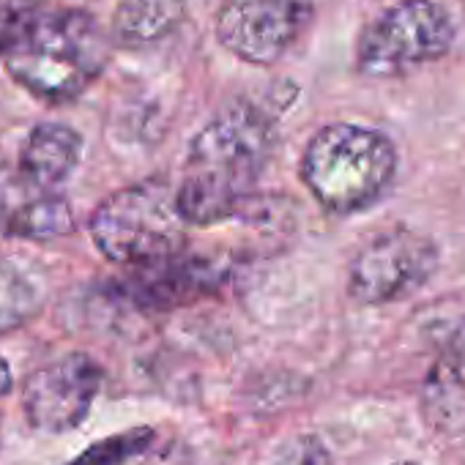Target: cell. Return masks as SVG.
Segmentation results:
<instances>
[{"instance_id":"7","label":"cell","mask_w":465,"mask_h":465,"mask_svg":"<svg viewBox=\"0 0 465 465\" xmlns=\"http://www.w3.org/2000/svg\"><path fill=\"white\" fill-rule=\"evenodd\" d=\"M310 15V0H224L216 36L232 55L266 66L293 47Z\"/></svg>"},{"instance_id":"9","label":"cell","mask_w":465,"mask_h":465,"mask_svg":"<svg viewBox=\"0 0 465 465\" xmlns=\"http://www.w3.org/2000/svg\"><path fill=\"white\" fill-rule=\"evenodd\" d=\"M74 227V213L61 189L42 183L20 164H0V236L50 242Z\"/></svg>"},{"instance_id":"4","label":"cell","mask_w":465,"mask_h":465,"mask_svg":"<svg viewBox=\"0 0 465 465\" xmlns=\"http://www.w3.org/2000/svg\"><path fill=\"white\" fill-rule=\"evenodd\" d=\"M186 219L175 192L156 178L110 194L91 216V236L104 258L124 266H143L183 250Z\"/></svg>"},{"instance_id":"3","label":"cell","mask_w":465,"mask_h":465,"mask_svg":"<svg viewBox=\"0 0 465 465\" xmlns=\"http://www.w3.org/2000/svg\"><path fill=\"white\" fill-rule=\"evenodd\" d=\"M397 173L394 143L370 126L331 124L307 145L302 178L315 200L334 213H356L375 205Z\"/></svg>"},{"instance_id":"12","label":"cell","mask_w":465,"mask_h":465,"mask_svg":"<svg viewBox=\"0 0 465 465\" xmlns=\"http://www.w3.org/2000/svg\"><path fill=\"white\" fill-rule=\"evenodd\" d=\"M80 153L83 140L74 129L64 124H39L23 145L20 167L42 183L61 189L74 173Z\"/></svg>"},{"instance_id":"15","label":"cell","mask_w":465,"mask_h":465,"mask_svg":"<svg viewBox=\"0 0 465 465\" xmlns=\"http://www.w3.org/2000/svg\"><path fill=\"white\" fill-rule=\"evenodd\" d=\"M153 443V430L151 427H134L110 438H102L91 443L83 454H77L66 465H126L129 460L145 454Z\"/></svg>"},{"instance_id":"2","label":"cell","mask_w":465,"mask_h":465,"mask_svg":"<svg viewBox=\"0 0 465 465\" xmlns=\"http://www.w3.org/2000/svg\"><path fill=\"white\" fill-rule=\"evenodd\" d=\"M272 137V124L258 107L239 102L222 110L189 148L175 192L183 219L216 224L236 213L269 162Z\"/></svg>"},{"instance_id":"5","label":"cell","mask_w":465,"mask_h":465,"mask_svg":"<svg viewBox=\"0 0 465 465\" xmlns=\"http://www.w3.org/2000/svg\"><path fill=\"white\" fill-rule=\"evenodd\" d=\"M454 25L432 0H400L361 34L356 64L367 77H397L449 53Z\"/></svg>"},{"instance_id":"14","label":"cell","mask_w":465,"mask_h":465,"mask_svg":"<svg viewBox=\"0 0 465 465\" xmlns=\"http://www.w3.org/2000/svg\"><path fill=\"white\" fill-rule=\"evenodd\" d=\"M42 307L36 285L12 263L0 261V334L25 326Z\"/></svg>"},{"instance_id":"10","label":"cell","mask_w":465,"mask_h":465,"mask_svg":"<svg viewBox=\"0 0 465 465\" xmlns=\"http://www.w3.org/2000/svg\"><path fill=\"white\" fill-rule=\"evenodd\" d=\"M219 285V272L213 263L175 252L162 261L137 266L126 282V296L148 312H162L186 304Z\"/></svg>"},{"instance_id":"16","label":"cell","mask_w":465,"mask_h":465,"mask_svg":"<svg viewBox=\"0 0 465 465\" xmlns=\"http://www.w3.org/2000/svg\"><path fill=\"white\" fill-rule=\"evenodd\" d=\"M266 465H331V454L318 435L302 432L282 440L269 454Z\"/></svg>"},{"instance_id":"6","label":"cell","mask_w":465,"mask_h":465,"mask_svg":"<svg viewBox=\"0 0 465 465\" xmlns=\"http://www.w3.org/2000/svg\"><path fill=\"white\" fill-rule=\"evenodd\" d=\"M438 269V250L427 236L397 227L381 232L353 261L348 291L359 304H389L416 293Z\"/></svg>"},{"instance_id":"11","label":"cell","mask_w":465,"mask_h":465,"mask_svg":"<svg viewBox=\"0 0 465 465\" xmlns=\"http://www.w3.org/2000/svg\"><path fill=\"white\" fill-rule=\"evenodd\" d=\"M421 408L438 432H465V318L449 331L424 378Z\"/></svg>"},{"instance_id":"18","label":"cell","mask_w":465,"mask_h":465,"mask_svg":"<svg viewBox=\"0 0 465 465\" xmlns=\"http://www.w3.org/2000/svg\"><path fill=\"white\" fill-rule=\"evenodd\" d=\"M0 47H4V25H0Z\"/></svg>"},{"instance_id":"8","label":"cell","mask_w":465,"mask_h":465,"mask_svg":"<svg viewBox=\"0 0 465 465\" xmlns=\"http://www.w3.org/2000/svg\"><path fill=\"white\" fill-rule=\"evenodd\" d=\"M104 372L88 353H69L39 367L23 389L28 421L50 435L80 427L102 389Z\"/></svg>"},{"instance_id":"17","label":"cell","mask_w":465,"mask_h":465,"mask_svg":"<svg viewBox=\"0 0 465 465\" xmlns=\"http://www.w3.org/2000/svg\"><path fill=\"white\" fill-rule=\"evenodd\" d=\"M15 386V375H12V367L6 359H0V397H6Z\"/></svg>"},{"instance_id":"13","label":"cell","mask_w":465,"mask_h":465,"mask_svg":"<svg viewBox=\"0 0 465 465\" xmlns=\"http://www.w3.org/2000/svg\"><path fill=\"white\" fill-rule=\"evenodd\" d=\"M183 20V0H121L113 36L124 47H145L164 39Z\"/></svg>"},{"instance_id":"1","label":"cell","mask_w":465,"mask_h":465,"mask_svg":"<svg viewBox=\"0 0 465 465\" xmlns=\"http://www.w3.org/2000/svg\"><path fill=\"white\" fill-rule=\"evenodd\" d=\"M0 61L45 102L80 96L107 64V42L85 12L47 9L42 0H0Z\"/></svg>"},{"instance_id":"19","label":"cell","mask_w":465,"mask_h":465,"mask_svg":"<svg viewBox=\"0 0 465 465\" xmlns=\"http://www.w3.org/2000/svg\"><path fill=\"white\" fill-rule=\"evenodd\" d=\"M397 465H416V462H397Z\"/></svg>"}]
</instances>
